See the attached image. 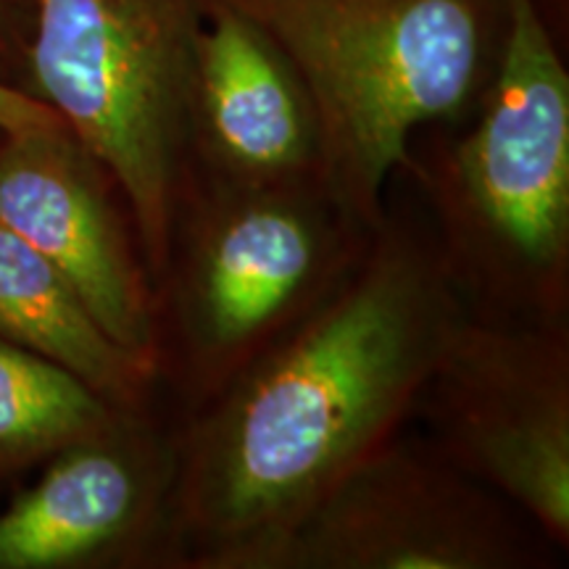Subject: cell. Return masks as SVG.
Here are the masks:
<instances>
[{
  "mask_svg": "<svg viewBox=\"0 0 569 569\" xmlns=\"http://www.w3.org/2000/svg\"><path fill=\"white\" fill-rule=\"evenodd\" d=\"M301 77L322 142V188L377 230L427 127L475 111L493 74L501 0H227Z\"/></svg>",
  "mask_w": 569,
  "mask_h": 569,
  "instance_id": "obj_3",
  "label": "cell"
},
{
  "mask_svg": "<svg viewBox=\"0 0 569 569\" xmlns=\"http://www.w3.org/2000/svg\"><path fill=\"white\" fill-rule=\"evenodd\" d=\"M206 0H38L21 90L122 184L153 288L193 177L190 92Z\"/></svg>",
  "mask_w": 569,
  "mask_h": 569,
  "instance_id": "obj_5",
  "label": "cell"
},
{
  "mask_svg": "<svg viewBox=\"0 0 569 569\" xmlns=\"http://www.w3.org/2000/svg\"><path fill=\"white\" fill-rule=\"evenodd\" d=\"M0 336L69 369L117 407L161 396L153 365L113 343L59 269L3 222Z\"/></svg>",
  "mask_w": 569,
  "mask_h": 569,
  "instance_id": "obj_11",
  "label": "cell"
},
{
  "mask_svg": "<svg viewBox=\"0 0 569 569\" xmlns=\"http://www.w3.org/2000/svg\"><path fill=\"white\" fill-rule=\"evenodd\" d=\"M0 222L46 256L113 343L153 365V277L111 169L67 124L0 130Z\"/></svg>",
  "mask_w": 569,
  "mask_h": 569,
  "instance_id": "obj_9",
  "label": "cell"
},
{
  "mask_svg": "<svg viewBox=\"0 0 569 569\" xmlns=\"http://www.w3.org/2000/svg\"><path fill=\"white\" fill-rule=\"evenodd\" d=\"M478 117L409 153L432 243L478 317L569 322V71L538 0H501Z\"/></svg>",
  "mask_w": 569,
  "mask_h": 569,
  "instance_id": "obj_2",
  "label": "cell"
},
{
  "mask_svg": "<svg viewBox=\"0 0 569 569\" xmlns=\"http://www.w3.org/2000/svg\"><path fill=\"white\" fill-rule=\"evenodd\" d=\"M415 417L461 472L569 549V322L469 315L427 377Z\"/></svg>",
  "mask_w": 569,
  "mask_h": 569,
  "instance_id": "obj_6",
  "label": "cell"
},
{
  "mask_svg": "<svg viewBox=\"0 0 569 569\" xmlns=\"http://www.w3.org/2000/svg\"><path fill=\"white\" fill-rule=\"evenodd\" d=\"M38 0H0V80L21 90Z\"/></svg>",
  "mask_w": 569,
  "mask_h": 569,
  "instance_id": "obj_13",
  "label": "cell"
},
{
  "mask_svg": "<svg viewBox=\"0 0 569 569\" xmlns=\"http://www.w3.org/2000/svg\"><path fill=\"white\" fill-rule=\"evenodd\" d=\"M117 407L0 501V569H172L177 415Z\"/></svg>",
  "mask_w": 569,
  "mask_h": 569,
  "instance_id": "obj_8",
  "label": "cell"
},
{
  "mask_svg": "<svg viewBox=\"0 0 569 569\" xmlns=\"http://www.w3.org/2000/svg\"><path fill=\"white\" fill-rule=\"evenodd\" d=\"M557 559L509 501L401 430L317 503L277 569H543Z\"/></svg>",
  "mask_w": 569,
  "mask_h": 569,
  "instance_id": "obj_7",
  "label": "cell"
},
{
  "mask_svg": "<svg viewBox=\"0 0 569 569\" xmlns=\"http://www.w3.org/2000/svg\"><path fill=\"white\" fill-rule=\"evenodd\" d=\"M193 172L246 188L322 184L315 106L282 48L227 0H206L190 92Z\"/></svg>",
  "mask_w": 569,
  "mask_h": 569,
  "instance_id": "obj_10",
  "label": "cell"
},
{
  "mask_svg": "<svg viewBox=\"0 0 569 569\" xmlns=\"http://www.w3.org/2000/svg\"><path fill=\"white\" fill-rule=\"evenodd\" d=\"M322 184L246 188L193 172L153 288L159 393L203 409L315 311L369 234Z\"/></svg>",
  "mask_w": 569,
  "mask_h": 569,
  "instance_id": "obj_4",
  "label": "cell"
},
{
  "mask_svg": "<svg viewBox=\"0 0 569 569\" xmlns=\"http://www.w3.org/2000/svg\"><path fill=\"white\" fill-rule=\"evenodd\" d=\"M63 124L56 113L27 96L24 90L0 80V130H34V127Z\"/></svg>",
  "mask_w": 569,
  "mask_h": 569,
  "instance_id": "obj_14",
  "label": "cell"
},
{
  "mask_svg": "<svg viewBox=\"0 0 569 569\" xmlns=\"http://www.w3.org/2000/svg\"><path fill=\"white\" fill-rule=\"evenodd\" d=\"M113 409L69 369L0 336V501Z\"/></svg>",
  "mask_w": 569,
  "mask_h": 569,
  "instance_id": "obj_12",
  "label": "cell"
},
{
  "mask_svg": "<svg viewBox=\"0 0 569 569\" xmlns=\"http://www.w3.org/2000/svg\"><path fill=\"white\" fill-rule=\"evenodd\" d=\"M467 315L432 234L388 211L315 311L177 419L172 569H277L317 503L407 430Z\"/></svg>",
  "mask_w": 569,
  "mask_h": 569,
  "instance_id": "obj_1",
  "label": "cell"
}]
</instances>
